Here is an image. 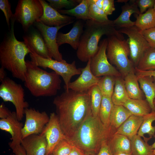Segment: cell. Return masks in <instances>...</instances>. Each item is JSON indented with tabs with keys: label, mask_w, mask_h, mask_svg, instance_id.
<instances>
[{
	"label": "cell",
	"mask_w": 155,
	"mask_h": 155,
	"mask_svg": "<svg viewBox=\"0 0 155 155\" xmlns=\"http://www.w3.org/2000/svg\"><path fill=\"white\" fill-rule=\"evenodd\" d=\"M53 103L61 129L69 140L92 112L90 94L65 90L55 98Z\"/></svg>",
	"instance_id": "6da1fadb"
},
{
	"label": "cell",
	"mask_w": 155,
	"mask_h": 155,
	"mask_svg": "<svg viewBox=\"0 0 155 155\" xmlns=\"http://www.w3.org/2000/svg\"><path fill=\"white\" fill-rule=\"evenodd\" d=\"M116 129L111 126L107 127L99 116L91 112L69 140L87 155H97L102 142L108 141Z\"/></svg>",
	"instance_id": "7a4b0ae2"
},
{
	"label": "cell",
	"mask_w": 155,
	"mask_h": 155,
	"mask_svg": "<svg viewBox=\"0 0 155 155\" xmlns=\"http://www.w3.org/2000/svg\"><path fill=\"white\" fill-rule=\"evenodd\" d=\"M15 20L11 21L10 28L0 44L1 67L9 71L14 78L24 82L26 70V56L31 53L24 41L18 40L15 35Z\"/></svg>",
	"instance_id": "3957f363"
},
{
	"label": "cell",
	"mask_w": 155,
	"mask_h": 155,
	"mask_svg": "<svg viewBox=\"0 0 155 155\" xmlns=\"http://www.w3.org/2000/svg\"><path fill=\"white\" fill-rule=\"evenodd\" d=\"M26 70L24 81L25 87L36 97L56 95L60 89V76L53 71L48 72L26 61Z\"/></svg>",
	"instance_id": "277c9868"
},
{
	"label": "cell",
	"mask_w": 155,
	"mask_h": 155,
	"mask_svg": "<svg viewBox=\"0 0 155 155\" xmlns=\"http://www.w3.org/2000/svg\"><path fill=\"white\" fill-rule=\"evenodd\" d=\"M115 27L112 20L106 23L91 20L85 21L76 52L78 59L82 62H88L97 52L101 37L113 32L116 29Z\"/></svg>",
	"instance_id": "5b68a950"
},
{
	"label": "cell",
	"mask_w": 155,
	"mask_h": 155,
	"mask_svg": "<svg viewBox=\"0 0 155 155\" xmlns=\"http://www.w3.org/2000/svg\"><path fill=\"white\" fill-rule=\"evenodd\" d=\"M107 36L106 55L111 63L116 67L124 78L135 72L133 64L128 58L130 49L127 39L116 29Z\"/></svg>",
	"instance_id": "8992f818"
},
{
	"label": "cell",
	"mask_w": 155,
	"mask_h": 155,
	"mask_svg": "<svg viewBox=\"0 0 155 155\" xmlns=\"http://www.w3.org/2000/svg\"><path fill=\"white\" fill-rule=\"evenodd\" d=\"M29 54L30 61L33 64L45 69H50L61 76L65 83V90L67 89L72 77L81 73L80 68L76 67L75 61L68 63L65 60L59 61L52 59L44 58L34 52Z\"/></svg>",
	"instance_id": "52a82bcc"
},
{
	"label": "cell",
	"mask_w": 155,
	"mask_h": 155,
	"mask_svg": "<svg viewBox=\"0 0 155 155\" xmlns=\"http://www.w3.org/2000/svg\"><path fill=\"white\" fill-rule=\"evenodd\" d=\"M0 97L4 102H11L14 105L18 120L24 117L25 109L29 106L25 99L24 90L22 86L7 77L1 82Z\"/></svg>",
	"instance_id": "ba28073f"
},
{
	"label": "cell",
	"mask_w": 155,
	"mask_h": 155,
	"mask_svg": "<svg viewBox=\"0 0 155 155\" xmlns=\"http://www.w3.org/2000/svg\"><path fill=\"white\" fill-rule=\"evenodd\" d=\"M43 8L39 0H19L13 18L21 24L25 32L40 19L43 13Z\"/></svg>",
	"instance_id": "9c48e42d"
},
{
	"label": "cell",
	"mask_w": 155,
	"mask_h": 155,
	"mask_svg": "<svg viewBox=\"0 0 155 155\" xmlns=\"http://www.w3.org/2000/svg\"><path fill=\"white\" fill-rule=\"evenodd\" d=\"M107 42L106 38L102 40L99 44L97 52L90 59L91 71L97 77L106 75L122 76L119 71L108 60L106 53Z\"/></svg>",
	"instance_id": "30bf717a"
},
{
	"label": "cell",
	"mask_w": 155,
	"mask_h": 155,
	"mask_svg": "<svg viewBox=\"0 0 155 155\" xmlns=\"http://www.w3.org/2000/svg\"><path fill=\"white\" fill-rule=\"evenodd\" d=\"M118 30L128 36L131 61L136 67L144 52L150 46L142 35L141 30L135 26L121 28Z\"/></svg>",
	"instance_id": "8fae6325"
},
{
	"label": "cell",
	"mask_w": 155,
	"mask_h": 155,
	"mask_svg": "<svg viewBox=\"0 0 155 155\" xmlns=\"http://www.w3.org/2000/svg\"><path fill=\"white\" fill-rule=\"evenodd\" d=\"M24 114L25 121L22 130V139L31 135L41 134L49 120L46 113L28 108Z\"/></svg>",
	"instance_id": "7c38bea8"
},
{
	"label": "cell",
	"mask_w": 155,
	"mask_h": 155,
	"mask_svg": "<svg viewBox=\"0 0 155 155\" xmlns=\"http://www.w3.org/2000/svg\"><path fill=\"white\" fill-rule=\"evenodd\" d=\"M34 25L42 35L52 58L59 61H64L59 50V46L57 42V36L59 30L67 25L49 26L40 21L36 22Z\"/></svg>",
	"instance_id": "4fadbf2b"
},
{
	"label": "cell",
	"mask_w": 155,
	"mask_h": 155,
	"mask_svg": "<svg viewBox=\"0 0 155 155\" xmlns=\"http://www.w3.org/2000/svg\"><path fill=\"white\" fill-rule=\"evenodd\" d=\"M49 117V122L41 133L44 135L47 142L46 155L51 154L53 149L60 142L67 139L61 129L56 113H51Z\"/></svg>",
	"instance_id": "5bb4252c"
},
{
	"label": "cell",
	"mask_w": 155,
	"mask_h": 155,
	"mask_svg": "<svg viewBox=\"0 0 155 155\" xmlns=\"http://www.w3.org/2000/svg\"><path fill=\"white\" fill-rule=\"evenodd\" d=\"M24 125L18 119L16 112H11L7 118L0 119V129L9 133L12 141L9 143L11 149L21 145Z\"/></svg>",
	"instance_id": "9a60e30c"
},
{
	"label": "cell",
	"mask_w": 155,
	"mask_h": 155,
	"mask_svg": "<svg viewBox=\"0 0 155 155\" xmlns=\"http://www.w3.org/2000/svg\"><path fill=\"white\" fill-rule=\"evenodd\" d=\"M43 8V13L40 21L49 26L67 25L73 22L74 18L72 16L63 15L52 7L45 0H39Z\"/></svg>",
	"instance_id": "2e32d148"
},
{
	"label": "cell",
	"mask_w": 155,
	"mask_h": 155,
	"mask_svg": "<svg viewBox=\"0 0 155 155\" xmlns=\"http://www.w3.org/2000/svg\"><path fill=\"white\" fill-rule=\"evenodd\" d=\"M80 69L81 73L80 76L75 80L69 84L65 90L70 89L79 92H87L93 86L97 85L100 77H96L91 71L90 59L86 66Z\"/></svg>",
	"instance_id": "e0dca14e"
},
{
	"label": "cell",
	"mask_w": 155,
	"mask_h": 155,
	"mask_svg": "<svg viewBox=\"0 0 155 155\" xmlns=\"http://www.w3.org/2000/svg\"><path fill=\"white\" fill-rule=\"evenodd\" d=\"M24 42L31 53L42 57L52 59L42 36L38 30L32 29L23 37Z\"/></svg>",
	"instance_id": "ac0fdd59"
},
{
	"label": "cell",
	"mask_w": 155,
	"mask_h": 155,
	"mask_svg": "<svg viewBox=\"0 0 155 155\" xmlns=\"http://www.w3.org/2000/svg\"><path fill=\"white\" fill-rule=\"evenodd\" d=\"M21 145L27 155H46L47 142L43 134H33L22 139Z\"/></svg>",
	"instance_id": "d6986e66"
},
{
	"label": "cell",
	"mask_w": 155,
	"mask_h": 155,
	"mask_svg": "<svg viewBox=\"0 0 155 155\" xmlns=\"http://www.w3.org/2000/svg\"><path fill=\"white\" fill-rule=\"evenodd\" d=\"M84 21L81 20H77L71 30L67 33L58 32L57 36V42L58 46L68 44L73 49L77 50L84 31L85 23Z\"/></svg>",
	"instance_id": "ffe728a7"
},
{
	"label": "cell",
	"mask_w": 155,
	"mask_h": 155,
	"mask_svg": "<svg viewBox=\"0 0 155 155\" xmlns=\"http://www.w3.org/2000/svg\"><path fill=\"white\" fill-rule=\"evenodd\" d=\"M122 11L119 17L113 21L115 27L120 28L132 27L135 25V22L131 21L130 17L133 13L140 14L135 0H130L125 2L121 7Z\"/></svg>",
	"instance_id": "44dd1931"
},
{
	"label": "cell",
	"mask_w": 155,
	"mask_h": 155,
	"mask_svg": "<svg viewBox=\"0 0 155 155\" xmlns=\"http://www.w3.org/2000/svg\"><path fill=\"white\" fill-rule=\"evenodd\" d=\"M143 121V117L132 115L116 129L115 133L125 135L130 139L137 134Z\"/></svg>",
	"instance_id": "7402d4cb"
},
{
	"label": "cell",
	"mask_w": 155,
	"mask_h": 155,
	"mask_svg": "<svg viewBox=\"0 0 155 155\" xmlns=\"http://www.w3.org/2000/svg\"><path fill=\"white\" fill-rule=\"evenodd\" d=\"M108 143L113 154L118 152L132 154L130 140L125 135L114 133L108 140Z\"/></svg>",
	"instance_id": "603a6c76"
},
{
	"label": "cell",
	"mask_w": 155,
	"mask_h": 155,
	"mask_svg": "<svg viewBox=\"0 0 155 155\" xmlns=\"http://www.w3.org/2000/svg\"><path fill=\"white\" fill-rule=\"evenodd\" d=\"M137 78L141 88L144 94L151 111H155V106L154 103L155 99V80L153 77L150 76Z\"/></svg>",
	"instance_id": "cb8c5ba5"
},
{
	"label": "cell",
	"mask_w": 155,
	"mask_h": 155,
	"mask_svg": "<svg viewBox=\"0 0 155 155\" xmlns=\"http://www.w3.org/2000/svg\"><path fill=\"white\" fill-rule=\"evenodd\" d=\"M125 89L129 98L133 99H142L144 93L140 88L137 76L135 72L129 73L124 77Z\"/></svg>",
	"instance_id": "d4e9b609"
},
{
	"label": "cell",
	"mask_w": 155,
	"mask_h": 155,
	"mask_svg": "<svg viewBox=\"0 0 155 155\" xmlns=\"http://www.w3.org/2000/svg\"><path fill=\"white\" fill-rule=\"evenodd\" d=\"M90 0H81L80 3L74 8L70 9H62L58 11L60 13L75 17L77 20L85 21L92 20L89 15Z\"/></svg>",
	"instance_id": "484cf974"
},
{
	"label": "cell",
	"mask_w": 155,
	"mask_h": 155,
	"mask_svg": "<svg viewBox=\"0 0 155 155\" xmlns=\"http://www.w3.org/2000/svg\"><path fill=\"white\" fill-rule=\"evenodd\" d=\"M123 106L132 115L144 117L151 111L150 107L146 100L129 98Z\"/></svg>",
	"instance_id": "4316f807"
},
{
	"label": "cell",
	"mask_w": 155,
	"mask_h": 155,
	"mask_svg": "<svg viewBox=\"0 0 155 155\" xmlns=\"http://www.w3.org/2000/svg\"><path fill=\"white\" fill-rule=\"evenodd\" d=\"M155 121V111H151L143 117V121L137 135L146 142L150 140L155 135V126L152 125Z\"/></svg>",
	"instance_id": "83f0119b"
},
{
	"label": "cell",
	"mask_w": 155,
	"mask_h": 155,
	"mask_svg": "<svg viewBox=\"0 0 155 155\" xmlns=\"http://www.w3.org/2000/svg\"><path fill=\"white\" fill-rule=\"evenodd\" d=\"M129 98L125 87L124 80L121 76L116 77L114 91L111 96L114 104L123 106Z\"/></svg>",
	"instance_id": "f1b7e54d"
},
{
	"label": "cell",
	"mask_w": 155,
	"mask_h": 155,
	"mask_svg": "<svg viewBox=\"0 0 155 155\" xmlns=\"http://www.w3.org/2000/svg\"><path fill=\"white\" fill-rule=\"evenodd\" d=\"M132 115L124 106L114 105L110 117V125L116 130Z\"/></svg>",
	"instance_id": "f546056e"
},
{
	"label": "cell",
	"mask_w": 155,
	"mask_h": 155,
	"mask_svg": "<svg viewBox=\"0 0 155 155\" xmlns=\"http://www.w3.org/2000/svg\"><path fill=\"white\" fill-rule=\"evenodd\" d=\"M133 155H154L151 145L136 135L130 139Z\"/></svg>",
	"instance_id": "4dcf8cb0"
},
{
	"label": "cell",
	"mask_w": 155,
	"mask_h": 155,
	"mask_svg": "<svg viewBox=\"0 0 155 155\" xmlns=\"http://www.w3.org/2000/svg\"><path fill=\"white\" fill-rule=\"evenodd\" d=\"M135 26L141 31L155 27V14L153 8L136 16Z\"/></svg>",
	"instance_id": "1f68e13d"
},
{
	"label": "cell",
	"mask_w": 155,
	"mask_h": 155,
	"mask_svg": "<svg viewBox=\"0 0 155 155\" xmlns=\"http://www.w3.org/2000/svg\"><path fill=\"white\" fill-rule=\"evenodd\" d=\"M135 68L142 71L155 70V48L150 47L144 53Z\"/></svg>",
	"instance_id": "d6a6232c"
},
{
	"label": "cell",
	"mask_w": 155,
	"mask_h": 155,
	"mask_svg": "<svg viewBox=\"0 0 155 155\" xmlns=\"http://www.w3.org/2000/svg\"><path fill=\"white\" fill-rule=\"evenodd\" d=\"M114 105L111 97L103 96L99 117L102 123L107 127L111 126L110 117Z\"/></svg>",
	"instance_id": "836d02e7"
},
{
	"label": "cell",
	"mask_w": 155,
	"mask_h": 155,
	"mask_svg": "<svg viewBox=\"0 0 155 155\" xmlns=\"http://www.w3.org/2000/svg\"><path fill=\"white\" fill-rule=\"evenodd\" d=\"M90 100L91 111L94 116H99V112L101 105L102 95L97 85L94 86L88 91Z\"/></svg>",
	"instance_id": "e575fe53"
},
{
	"label": "cell",
	"mask_w": 155,
	"mask_h": 155,
	"mask_svg": "<svg viewBox=\"0 0 155 155\" xmlns=\"http://www.w3.org/2000/svg\"><path fill=\"white\" fill-rule=\"evenodd\" d=\"M116 77L106 75L100 78L97 84L103 96L111 97L114 91Z\"/></svg>",
	"instance_id": "d590c367"
},
{
	"label": "cell",
	"mask_w": 155,
	"mask_h": 155,
	"mask_svg": "<svg viewBox=\"0 0 155 155\" xmlns=\"http://www.w3.org/2000/svg\"><path fill=\"white\" fill-rule=\"evenodd\" d=\"M89 15L92 20L99 22H108L111 20L104 11L96 5L93 0H90Z\"/></svg>",
	"instance_id": "8d00e7d4"
},
{
	"label": "cell",
	"mask_w": 155,
	"mask_h": 155,
	"mask_svg": "<svg viewBox=\"0 0 155 155\" xmlns=\"http://www.w3.org/2000/svg\"><path fill=\"white\" fill-rule=\"evenodd\" d=\"M49 5L53 8L58 11L63 9H73L77 5L81 0H47Z\"/></svg>",
	"instance_id": "74e56055"
},
{
	"label": "cell",
	"mask_w": 155,
	"mask_h": 155,
	"mask_svg": "<svg viewBox=\"0 0 155 155\" xmlns=\"http://www.w3.org/2000/svg\"><path fill=\"white\" fill-rule=\"evenodd\" d=\"M73 147V144L67 139L61 140L55 146L52 152L53 155H69Z\"/></svg>",
	"instance_id": "f35d334b"
},
{
	"label": "cell",
	"mask_w": 155,
	"mask_h": 155,
	"mask_svg": "<svg viewBox=\"0 0 155 155\" xmlns=\"http://www.w3.org/2000/svg\"><path fill=\"white\" fill-rule=\"evenodd\" d=\"M94 2L102 9L107 16L112 14L115 11L113 0H93Z\"/></svg>",
	"instance_id": "ab89813d"
},
{
	"label": "cell",
	"mask_w": 155,
	"mask_h": 155,
	"mask_svg": "<svg viewBox=\"0 0 155 155\" xmlns=\"http://www.w3.org/2000/svg\"><path fill=\"white\" fill-rule=\"evenodd\" d=\"M11 5L8 0H0V9L5 16L6 23L9 30L10 28V20L13 18V14L11 9Z\"/></svg>",
	"instance_id": "60d3db41"
},
{
	"label": "cell",
	"mask_w": 155,
	"mask_h": 155,
	"mask_svg": "<svg viewBox=\"0 0 155 155\" xmlns=\"http://www.w3.org/2000/svg\"><path fill=\"white\" fill-rule=\"evenodd\" d=\"M150 47L155 48V27L141 31Z\"/></svg>",
	"instance_id": "b9f144b4"
},
{
	"label": "cell",
	"mask_w": 155,
	"mask_h": 155,
	"mask_svg": "<svg viewBox=\"0 0 155 155\" xmlns=\"http://www.w3.org/2000/svg\"><path fill=\"white\" fill-rule=\"evenodd\" d=\"M139 8L140 14L143 13L146 10L153 8L154 0H135Z\"/></svg>",
	"instance_id": "7bdbcfd3"
},
{
	"label": "cell",
	"mask_w": 155,
	"mask_h": 155,
	"mask_svg": "<svg viewBox=\"0 0 155 155\" xmlns=\"http://www.w3.org/2000/svg\"><path fill=\"white\" fill-rule=\"evenodd\" d=\"M108 141L103 142L97 155H113L108 144Z\"/></svg>",
	"instance_id": "ee69618b"
},
{
	"label": "cell",
	"mask_w": 155,
	"mask_h": 155,
	"mask_svg": "<svg viewBox=\"0 0 155 155\" xmlns=\"http://www.w3.org/2000/svg\"><path fill=\"white\" fill-rule=\"evenodd\" d=\"M11 112L3 104L0 105V118L1 119L7 117L11 114Z\"/></svg>",
	"instance_id": "f6af8a7d"
},
{
	"label": "cell",
	"mask_w": 155,
	"mask_h": 155,
	"mask_svg": "<svg viewBox=\"0 0 155 155\" xmlns=\"http://www.w3.org/2000/svg\"><path fill=\"white\" fill-rule=\"evenodd\" d=\"M136 75L137 77L150 76L155 78V70L151 71H142L138 69L135 67Z\"/></svg>",
	"instance_id": "bcb514c9"
},
{
	"label": "cell",
	"mask_w": 155,
	"mask_h": 155,
	"mask_svg": "<svg viewBox=\"0 0 155 155\" xmlns=\"http://www.w3.org/2000/svg\"><path fill=\"white\" fill-rule=\"evenodd\" d=\"M15 155H27L25 150L21 145L11 149Z\"/></svg>",
	"instance_id": "7dc6e473"
},
{
	"label": "cell",
	"mask_w": 155,
	"mask_h": 155,
	"mask_svg": "<svg viewBox=\"0 0 155 155\" xmlns=\"http://www.w3.org/2000/svg\"><path fill=\"white\" fill-rule=\"evenodd\" d=\"M80 148L73 144L72 150L69 155H86Z\"/></svg>",
	"instance_id": "c3c4849f"
},
{
	"label": "cell",
	"mask_w": 155,
	"mask_h": 155,
	"mask_svg": "<svg viewBox=\"0 0 155 155\" xmlns=\"http://www.w3.org/2000/svg\"><path fill=\"white\" fill-rule=\"evenodd\" d=\"M5 69L2 67L0 68V82H1L7 77V73Z\"/></svg>",
	"instance_id": "681fc988"
},
{
	"label": "cell",
	"mask_w": 155,
	"mask_h": 155,
	"mask_svg": "<svg viewBox=\"0 0 155 155\" xmlns=\"http://www.w3.org/2000/svg\"><path fill=\"white\" fill-rule=\"evenodd\" d=\"M113 155H133L132 154L118 152L113 154Z\"/></svg>",
	"instance_id": "f907efd6"
},
{
	"label": "cell",
	"mask_w": 155,
	"mask_h": 155,
	"mask_svg": "<svg viewBox=\"0 0 155 155\" xmlns=\"http://www.w3.org/2000/svg\"><path fill=\"white\" fill-rule=\"evenodd\" d=\"M153 137L155 138V135ZM152 148L153 149V154L154 155H155V141L151 145Z\"/></svg>",
	"instance_id": "816d5d0a"
},
{
	"label": "cell",
	"mask_w": 155,
	"mask_h": 155,
	"mask_svg": "<svg viewBox=\"0 0 155 155\" xmlns=\"http://www.w3.org/2000/svg\"><path fill=\"white\" fill-rule=\"evenodd\" d=\"M153 9H154V13H155V1H154V6H153Z\"/></svg>",
	"instance_id": "f5cc1de1"
},
{
	"label": "cell",
	"mask_w": 155,
	"mask_h": 155,
	"mask_svg": "<svg viewBox=\"0 0 155 155\" xmlns=\"http://www.w3.org/2000/svg\"><path fill=\"white\" fill-rule=\"evenodd\" d=\"M154 78V80H155V78ZM154 106H155V99H154Z\"/></svg>",
	"instance_id": "db71d44e"
},
{
	"label": "cell",
	"mask_w": 155,
	"mask_h": 155,
	"mask_svg": "<svg viewBox=\"0 0 155 155\" xmlns=\"http://www.w3.org/2000/svg\"><path fill=\"white\" fill-rule=\"evenodd\" d=\"M92 155V154H91V155Z\"/></svg>",
	"instance_id": "11a10c76"
},
{
	"label": "cell",
	"mask_w": 155,
	"mask_h": 155,
	"mask_svg": "<svg viewBox=\"0 0 155 155\" xmlns=\"http://www.w3.org/2000/svg\"><path fill=\"white\" fill-rule=\"evenodd\" d=\"M50 155H53L52 154H51Z\"/></svg>",
	"instance_id": "9f6ffc18"
}]
</instances>
